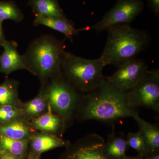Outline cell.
Here are the masks:
<instances>
[{
    "label": "cell",
    "instance_id": "6da1fadb",
    "mask_svg": "<svg viewBox=\"0 0 159 159\" xmlns=\"http://www.w3.org/2000/svg\"><path fill=\"white\" fill-rule=\"evenodd\" d=\"M129 103L127 92L114 86L105 77L93 91L83 94L77 107L75 119L112 122L138 114Z\"/></svg>",
    "mask_w": 159,
    "mask_h": 159
},
{
    "label": "cell",
    "instance_id": "7a4b0ae2",
    "mask_svg": "<svg viewBox=\"0 0 159 159\" xmlns=\"http://www.w3.org/2000/svg\"><path fill=\"white\" fill-rule=\"evenodd\" d=\"M107 31L106 43L100 57L105 66L111 65L117 68L137 58L150 42L147 31L128 24L112 26Z\"/></svg>",
    "mask_w": 159,
    "mask_h": 159
},
{
    "label": "cell",
    "instance_id": "3957f363",
    "mask_svg": "<svg viewBox=\"0 0 159 159\" xmlns=\"http://www.w3.org/2000/svg\"><path fill=\"white\" fill-rule=\"evenodd\" d=\"M66 46L52 34H42L29 44L23 56L29 72L41 85L61 73Z\"/></svg>",
    "mask_w": 159,
    "mask_h": 159
},
{
    "label": "cell",
    "instance_id": "277c9868",
    "mask_svg": "<svg viewBox=\"0 0 159 159\" xmlns=\"http://www.w3.org/2000/svg\"><path fill=\"white\" fill-rule=\"evenodd\" d=\"M105 66L100 57L86 59L66 51L61 74L75 89L84 94L97 88L104 79Z\"/></svg>",
    "mask_w": 159,
    "mask_h": 159
},
{
    "label": "cell",
    "instance_id": "5b68a950",
    "mask_svg": "<svg viewBox=\"0 0 159 159\" xmlns=\"http://www.w3.org/2000/svg\"><path fill=\"white\" fill-rule=\"evenodd\" d=\"M40 89L53 112L60 117L69 127L75 120L76 110L83 94L75 89L61 73L42 85Z\"/></svg>",
    "mask_w": 159,
    "mask_h": 159
},
{
    "label": "cell",
    "instance_id": "8992f818",
    "mask_svg": "<svg viewBox=\"0 0 159 159\" xmlns=\"http://www.w3.org/2000/svg\"><path fill=\"white\" fill-rule=\"evenodd\" d=\"M127 98L132 107H143L158 113L159 70H148L138 83L127 92Z\"/></svg>",
    "mask_w": 159,
    "mask_h": 159
},
{
    "label": "cell",
    "instance_id": "52a82bcc",
    "mask_svg": "<svg viewBox=\"0 0 159 159\" xmlns=\"http://www.w3.org/2000/svg\"><path fill=\"white\" fill-rule=\"evenodd\" d=\"M144 8L142 0H117L116 5L91 29L100 33L107 31L112 26L130 25L142 13Z\"/></svg>",
    "mask_w": 159,
    "mask_h": 159
},
{
    "label": "cell",
    "instance_id": "ba28073f",
    "mask_svg": "<svg viewBox=\"0 0 159 159\" xmlns=\"http://www.w3.org/2000/svg\"><path fill=\"white\" fill-rule=\"evenodd\" d=\"M105 142L98 134H89L70 143L58 159H107L103 152Z\"/></svg>",
    "mask_w": 159,
    "mask_h": 159
},
{
    "label": "cell",
    "instance_id": "9c48e42d",
    "mask_svg": "<svg viewBox=\"0 0 159 159\" xmlns=\"http://www.w3.org/2000/svg\"><path fill=\"white\" fill-rule=\"evenodd\" d=\"M147 63L141 58H134L126 61L117 67V70L106 79L115 87L130 90L138 83L148 70Z\"/></svg>",
    "mask_w": 159,
    "mask_h": 159
},
{
    "label": "cell",
    "instance_id": "30bf717a",
    "mask_svg": "<svg viewBox=\"0 0 159 159\" xmlns=\"http://www.w3.org/2000/svg\"><path fill=\"white\" fill-rule=\"evenodd\" d=\"M18 44L14 41L6 40L2 47L3 51L0 55V73L6 76L14 71L25 70L29 72L23 55L19 53Z\"/></svg>",
    "mask_w": 159,
    "mask_h": 159
},
{
    "label": "cell",
    "instance_id": "8fae6325",
    "mask_svg": "<svg viewBox=\"0 0 159 159\" xmlns=\"http://www.w3.org/2000/svg\"><path fill=\"white\" fill-rule=\"evenodd\" d=\"M33 22L34 26L43 25L62 33L67 39L73 42L74 36L82 31H88L90 27L87 26L81 29H76L73 22L66 18L48 17L35 16Z\"/></svg>",
    "mask_w": 159,
    "mask_h": 159
},
{
    "label": "cell",
    "instance_id": "7c38bea8",
    "mask_svg": "<svg viewBox=\"0 0 159 159\" xmlns=\"http://www.w3.org/2000/svg\"><path fill=\"white\" fill-rule=\"evenodd\" d=\"M70 142L56 135L38 132L29 139V150L41 156L43 152L59 147H67Z\"/></svg>",
    "mask_w": 159,
    "mask_h": 159
},
{
    "label": "cell",
    "instance_id": "4fadbf2b",
    "mask_svg": "<svg viewBox=\"0 0 159 159\" xmlns=\"http://www.w3.org/2000/svg\"><path fill=\"white\" fill-rule=\"evenodd\" d=\"M32 127L41 132L49 133L60 137L67 128L65 122L59 116L54 113L49 104L48 111L30 122Z\"/></svg>",
    "mask_w": 159,
    "mask_h": 159
},
{
    "label": "cell",
    "instance_id": "5bb4252c",
    "mask_svg": "<svg viewBox=\"0 0 159 159\" xmlns=\"http://www.w3.org/2000/svg\"><path fill=\"white\" fill-rule=\"evenodd\" d=\"M38 132L32 127L30 122L24 118L0 123V134L10 139L29 140Z\"/></svg>",
    "mask_w": 159,
    "mask_h": 159
},
{
    "label": "cell",
    "instance_id": "9a60e30c",
    "mask_svg": "<svg viewBox=\"0 0 159 159\" xmlns=\"http://www.w3.org/2000/svg\"><path fill=\"white\" fill-rule=\"evenodd\" d=\"M129 148L126 138L123 133L119 135L115 132V127L108 134L107 140L105 142L103 152L107 159H123L126 156Z\"/></svg>",
    "mask_w": 159,
    "mask_h": 159
},
{
    "label": "cell",
    "instance_id": "2e32d148",
    "mask_svg": "<svg viewBox=\"0 0 159 159\" xmlns=\"http://www.w3.org/2000/svg\"><path fill=\"white\" fill-rule=\"evenodd\" d=\"M133 119L139 125V131L145 140L148 154L159 152V128L157 124L146 122L136 114Z\"/></svg>",
    "mask_w": 159,
    "mask_h": 159
},
{
    "label": "cell",
    "instance_id": "e0dca14e",
    "mask_svg": "<svg viewBox=\"0 0 159 159\" xmlns=\"http://www.w3.org/2000/svg\"><path fill=\"white\" fill-rule=\"evenodd\" d=\"M48 107V99L40 89L37 96L33 99L22 102L20 108L24 119L30 122L46 113Z\"/></svg>",
    "mask_w": 159,
    "mask_h": 159
},
{
    "label": "cell",
    "instance_id": "ac0fdd59",
    "mask_svg": "<svg viewBox=\"0 0 159 159\" xmlns=\"http://www.w3.org/2000/svg\"><path fill=\"white\" fill-rule=\"evenodd\" d=\"M29 4L35 16L66 17L59 6L58 0H29Z\"/></svg>",
    "mask_w": 159,
    "mask_h": 159
},
{
    "label": "cell",
    "instance_id": "d6986e66",
    "mask_svg": "<svg viewBox=\"0 0 159 159\" xmlns=\"http://www.w3.org/2000/svg\"><path fill=\"white\" fill-rule=\"evenodd\" d=\"M19 83L7 79L0 84V106L11 105L20 107L22 102L19 96Z\"/></svg>",
    "mask_w": 159,
    "mask_h": 159
},
{
    "label": "cell",
    "instance_id": "ffe728a7",
    "mask_svg": "<svg viewBox=\"0 0 159 159\" xmlns=\"http://www.w3.org/2000/svg\"><path fill=\"white\" fill-rule=\"evenodd\" d=\"M29 140L10 139L0 134V148L14 156L27 157Z\"/></svg>",
    "mask_w": 159,
    "mask_h": 159
},
{
    "label": "cell",
    "instance_id": "44dd1931",
    "mask_svg": "<svg viewBox=\"0 0 159 159\" xmlns=\"http://www.w3.org/2000/svg\"><path fill=\"white\" fill-rule=\"evenodd\" d=\"M24 18V15L14 2L0 1V23L7 20L20 22Z\"/></svg>",
    "mask_w": 159,
    "mask_h": 159
},
{
    "label": "cell",
    "instance_id": "7402d4cb",
    "mask_svg": "<svg viewBox=\"0 0 159 159\" xmlns=\"http://www.w3.org/2000/svg\"><path fill=\"white\" fill-rule=\"evenodd\" d=\"M126 139L129 147L136 151L138 154L143 156L148 155L145 140L140 131L137 133H129L126 136Z\"/></svg>",
    "mask_w": 159,
    "mask_h": 159
},
{
    "label": "cell",
    "instance_id": "603a6c76",
    "mask_svg": "<svg viewBox=\"0 0 159 159\" xmlns=\"http://www.w3.org/2000/svg\"><path fill=\"white\" fill-rule=\"evenodd\" d=\"M20 118H24L20 107L11 105L0 106V123H6Z\"/></svg>",
    "mask_w": 159,
    "mask_h": 159
},
{
    "label": "cell",
    "instance_id": "cb8c5ba5",
    "mask_svg": "<svg viewBox=\"0 0 159 159\" xmlns=\"http://www.w3.org/2000/svg\"><path fill=\"white\" fill-rule=\"evenodd\" d=\"M148 7L157 16L159 15V0H147Z\"/></svg>",
    "mask_w": 159,
    "mask_h": 159
},
{
    "label": "cell",
    "instance_id": "d4e9b609",
    "mask_svg": "<svg viewBox=\"0 0 159 159\" xmlns=\"http://www.w3.org/2000/svg\"><path fill=\"white\" fill-rule=\"evenodd\" d=\"M26 158H21L14 156L6 152L0 148V159H26Z\"/></svg>",
    "mask_w": 159,
    "mask_h": 159
},
{
    "label": "cell",
    "instance_id": "484cf974",
    "mask_svg": "<svg viewBox=\"0 0 159 159\" xmlns=\"http://www.w3.org/2000/svg\"><path fill=\"white\" fill-rule=\"evenodd\" d=\"M6 40L2 27V23H0V46H2L3 43Z\"/></svg>",
    "mask_w": 159,
    "mask_h": 159
},
{
    "label": "cell",
    "instance_id": "4316f807",
    "mask_svg": "<svg viewBox=\"0 0 159 159\" xmlns=\"http://www.w3.org/2000/svg\"><path fill=\"white\" fill-rule=\"evenodd\" d=\"M142 159H159V152L150 154L143 156Z\"/></svg>",
    "mask_w": 159,
    "mask_h": 159
},
{
    "label": "cell",
    "instance_id": "83f0119b",
    "mask_svg": "<svg viewBox=\"0 0 159 159\" xmlns=\"http://www.w3.org/2000/svg\"><path fill=\"white\" fill-rule=\"evenodd\" d=\"M41 156L32 153L31 152L28 151L26 159H40Z\"/></svg>",
    "mask_w": 159,
    "mask_h": 159
},
{
    "label": "cell",
    "instance_id": "f1b7e54d",
    "mask_svg": "<svg viewBox=\"0 0 159 159\" xmlns=\"http://www.w3.org/2000/svg\"><path fill=\"white\" fill-rule=\"evenodd\" d=\"M143 158V156L142 154H138V155L135 157L127 156H126L123 159H142Z\"/></svg>",
    "mask_w": 159,
    "mask_h": 159
}]
</instances>
